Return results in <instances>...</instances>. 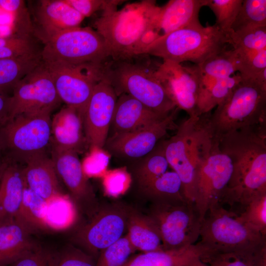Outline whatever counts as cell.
Listing matches in <instances>:
<instances>
[{
  "mask_svg": "<svg viewBox=\"0 0 266 266\" xmlns=\"http://www.w3.org/2000/svg\"><path fill=\"white\" fill-rule=\"evenodd\" d=\"M217 139L220 149L230 157L233 165L221 202L244 206L255 197L266 193V124L233 131Z\"/></svg>",
  "mask_w": 266,
  "mask_h": 266,
  "instance_id": "1",
  "label": "cell"
},
{
  "mask_svg": "<svg viewBox=\"0 0 266 266\" xmlns=\"http://www.w3.org/2000/svg\"><path fill=\"white\" fill-rule=\"evenodd\" d=\"M161 6L155 0L128 3L122 8L108 9L94 23L114 61L132 60L158 38L156 26Z\"/></svg>",
  "mask_w": 266,
  "mask_h": 266,
  "instance_id": "2",
  "label": "cell"
},
{
  "mask_svg": "<svg viewBox=\"0 0 266 266\" xmlns=\"http://www.w3.org/2000/svg\"><path fill=\"white\" fill-rule=\"evenodd\" d=\"M208 114L189 117L178 126L172 136L164 140L169 166L181 181L185 199L193 203L196 171L214 141L208 126Z\"/></svg>",
  "mask_w": 266,
  "mask_h": 266,
  "instance_id": "3",
  "label": "cell"
},
{
  "mask_svg": "<svg viewBox=\"0 0 266 266\" xmlns=\"http://www.w3.org/2000/svg\"><path fill=\"white\" fill-rule=\"evenodd\" d=\"M227 35L216 25L192 24L160 37L145 49L149 55L181 64L199 65L226 49Z\"/></svg>",
  "mask_w": 266,
  "mask_h": 266,
  "instance_id": "4",
  "label": "cell"
},
{
  "mask_svg": "<svg viewBox=\"0 0 266 266\" xmlns=\"http://www.w3.org/2000/svg\"><path fill=\"white\" fill-rule=\"evenodd\" d=\"M212 113H208L209 129L215 138L231 132L266 124V84L242 77Z\"/></svg>",
  "mask_w": 266,
  "mask_h": 266,
  "instance_id": "5",
  "label": "cell"
},
{
  "mask_svg": "<svg viewBox=\"0 0 266 266\" xmlns=\"http://www.w3.org/2000/svg\"><path fill=\"white\" fill-rule=\"evenodd\" d=\"M155 69L129 60L108 62L103 77L117 96L128 94L151 109L169 114L177 108L155 75Z\"/></svg>",
  "mask_w": 266,
  "mask_h": 266,
  "instance_id": "6",
  "label": "cell"
},
{
  "mask_svg": "<svg viewBox=\"0 0 266 266\" xmlns=\"http://www.w3.org/2000/svg\"><path fill=\"white\" fill-rule=\"evenodd\" d=\"M51 112L22 114L0 126V138L8 161L26 164L44 154L51 144Z\"/></svg>",
  "mask_w": 266,
  "mask_h": 266,
  "instance_id": "7",
  "label": "cell"
},
{
  "mask_svg": "<svg viewBox=\"0 0 266 266\" xmlns=\"http://www.w3.org/2000/svg\"><path fill=\"white\" fill-rule=\"evenodd\" d=\"M200 241L208 252H229L258 247L266 236L241 223L220 203L211 207L201 223Z\"/></svg>",
  "mask_w": 266,
  "mask_h": 266,
  "instance_id": "8",
  "label": "cell"
},
{
  "mask_svg": "<svg viewBox=\"0 0 266 266\" xmlns=\"http://www.w3.org/2000/svg\"><path fill=\"white\" fill-rule=\"evenodd\" d=\"M44 44L40 54L44 63L103 65L110 58L104 40L90 27L79 26L65 30Z\"/></svg>",
  "mask_w": 266,
  "mask_h": 266,
  "instance_id": "9",
  "label": "cell"
},
{
  "mask_svg": "<svg viewBox=\"0 0 266 266\" xmlns=\"http://www.w3.org/2000/svg\"><path fill=\"white\" fill-rule=\"evenodd\" d=\"M148 215L159 231L164 250L189 246L200 236L201 220L192 202L186 200L153 202Z\"/></svg>",
  "mask_w": 266,
  "mask_h": 266,
  "instance_id": "10",
  "label": "cell"
},
{
  "mask_svg": "<svg viewBox=\"0 0 266 266\" xmlns=\"http://www.w3.org/2000/svg\"><path fill=\"white\" fill-rule=\"evenodd\" d=\"M232 172L230 157L220 149L215 138L199 163L194 178L193 201L201 221L211 207L221 203Z\"/></svg>",
  "mask_w": 266,
  "mask_h": 266,
  "instance_id": "11",
  "label": "cell"
},
{
  "mask_svg": "<svg viewBox=\"0 0 266 266\" xmlns=\"http://www.w3.org/2000/svg\"><path fill=\"white\" fill-rule=\"evenodd\" d=\"M43 63L52 77L61 101L76 109L83 117L95 86L103 77L106 64Z\"/></svg>",
  "mask_w": 266,
  "mask_h": 266,
  "instance_id": "12",
  "label": "cell"
},
{
  "mask_svg": "<svg viewBox=\"0 0 266 266\" xmlns=\"http://www.w3.org/2000/svg\"><path fill=\"white\" fill-rule=\"evenodd\" d=\"M61 101L52 77L42 61L14 87L8 121L22 114L51 112Z\"/></svg>",
  "mask_w": 266,
  "mask_h": 266,
  "instance_id": "13",
  "label": "cell"
},
{
  "mask_svg": "<svg viewBox=\"0 0 266 266\" xmlns=\"http://www.w3.org/2000/svg\"><path fill=\"white\" fill-rule=\"evenodd\" d=\"M155 75L176 107L189 117L199 116L200 74L197 65L184 66L168 61L155 69Z\"/></svg>",
  "mask_w": 266,
  "mask_h": 266,
  "instance_id": "14",
  "label": "cell"
},
{
  "mask_svg": "<svg viewBox=\"0 0 266 266\" xmlns=\"http://www.w3.org/2000/svg\"><path fill=\"white\" fill-rule=\"evenodd\" d=\"M178 110L176 108L163 120L145 128L108 136L103 148L120 158L136 160L143 157L175 126L174 120Z\"/></svg>",
  "mask_w": 266,
  "mask_h": 266,
  "instance_id": "15",
  "label": "cell"
},
{
  "mask_svg": "<svg viewBox=\"0 0 266 266\" xmlns=\"http://www.w3.org/2000/svg\"><path fill=\"white\" fill-rule=\"evenodd\" d=\"M117 98L113 87L105 78L95 86L83 117L85 138L90 147L103 148Z\"/></svg>",
  "mask_w": 266,
  "mask_h": 266,
  "instance_id": "16",
  "label": "cell"
},
{
  "mask_svg": "<svg viewBox=\"0 0 266 266\" xmlns=\"http://www.w3.org/2000/svg\"><path fill=\"white\" fill-rule=\"evenodd\" d=\"M129 212L118 206L101 210L78 232L76 239L92 253L101 252L123 236Z\"/></svg>",
  "mask_w": 266,
  "mask_h": 266,
  "instance_id": "17",
  "label": "cell"
},
{
  "mask_svg": "<svg viewBox=\"0 0 266 266\" xmlns=\"http://www.w3.org/2000/svg\"><path fill=\"white\" fill-rule=\"evenodd\" d=\"M171 113L156 112L130 95L121 94L118 96L110 124L111 135L145 128L163 120Z\"/></svg>",
  "mask_w": 266,
  "mask_h": 266,
  "instance_id": "18",
  "label": "cell"
},
{
  "mask_svg": "<svg viewBox=\"0 0 266 266\" xmlns=\"http://www.w3.org/2000/svg\"><path fill=\"white\" fill-rule=\"evenodd\" d=\"M35 16L39 30L36 33L43 42L69 29L79 27L85 18L65 0H42Z\"/></svg>",
  "mask_w": 266,
  "mask_h": 266,
  "instance_id": "19",
  "label": "cell"
},
{
  "mask_svg": "<svg viewBox=\"0 0 266 266\" xmlns=\"http://www.w3.org/2000/svg\"><path fill=\"white\" fill-rule=\"evenodd\" d=\"M33 232L17 217L0 220V266H9L37 245Z\"/></svg>",
  "mask_w": 266,
  "mask_h": 266,
  "instance_id": "20",
  "label": "cell"
},
{
  "mask_svg": "<svg viewBox=\"0 0 266 266\" xmlns=\"http://www.w3.org/2000/svg\"><path fill=\"white\" fill-rule=\"evenodd\" d=\"M83 116L75 108L63 107L51 119L52 146L78 152L85 140Z\"/></svg>",
  "mask_w": 266,
  "mask_h": 266,
  "instance_id": "21",
  "label": "cell"
},
{
  "mask_svg": "<svg viewBox=\"0 0 266 266\" xmlns=\"http://www.w3.org/2000/svg\"><path fill=\"white\" fill-rule=\"evenodd\" d=\"M51 159L58 176L75 199L86 198L92 194L77 152L52 146Z\"/></svg>",
  "mask_w": 266,
  "mask_h": 266,
  "instance_id": "22",
  "label": "cell"
},
{
  "mask_svg": "<svg viewBox=\"0 0 266 266\" xmlns=\"http://www.w3.org/2000/svg\"><path fill=\"white\" fill-rule=\"evenodd\" d=\"M206 3V0H170L161 6L155 29L158 38L200 23L199 12Z\"/></svg>",
  "mask_w": 266,
  "mask_h": 266,
  "instance_id": "23",
  "label": "cell"
},
{
  "mask_svg": "<svg viewBox=\"0 0 266 266\" xmlns=\"http://www.w3.org/2000/svg\"><path fill=\"white\" fill-rule=\"evenodd\" d=\"M25 164L22 171L28 188L45 200L61 193L54 165L46 153L32 158Z\"/></svg>",
  "mask_w": 266,
  "mask_h": 266,
  "instance_id": "24",
  "label": "cell"
},
{
  "mask_svg": "<svg viewBox=\"0 0 266 266\" xmlns=\"http://www.w3.org/2000/svg\"><path fill=\"white\" fill-rule=\"evenodd\" d=\"M22 168L8 161L0 180V220L17 216L26 186Z\"/></svg>",
  "mask_w": 266,
  "mask_h": 266,
  "instance_id": "25",
  "label": "cell"
},
{
  "mask_svg": "<svg viewBox=\"0 0 266 266\" xmlns=\"http://www.w3.org/2000/svg\"><path fill=\"white\" fill-rule=\"evenodd\" d=\"M207 251L200 242L184 248L143 252L131 257L123 266H185Z\"/></svg>",
  "mask_w": 266,
  "mask_h": 266,
  "instance_id": "26",
  "label": "cell"
},
{
  "mask_svg": "<svg viewBox=\"0 0 266 266\" xmlns=\"http://www.w3.org/2000/svg\"><path fill=\"white\" fill-rule=\"evenodd\" d=\"M127 233L136 249L143 252L164 250L159 231L151 218L135 211H130Z\"/></svg>",
  "mask_w": 266,
  "mask_h": 266,
  "instance_id": "27",
  "label": "cell"
},
{
  "mask_svg": "<svg viewBox=\"0 0 266 266\" xmlns=\"http://www.w3.org/2000/svg\"><path fill=\"white\" fill-rule=\"evenodd\" d=\"M197 65L200 74L199 96L210 89L218 81L237 72L232 49H226Z\"/></svg>",
  "mask_w": 266,
  "mask_h": 266,
  "instance_id": "28",
  "label": "cell"
},
{
  "mask_svg": "<svg viewBox=\"0 0 266 266\" xmlns=\"http://www.w3.org/2000/svg\"><path fill=\"white\" fill-rule=\"evenodd\" d=\"M42 63L40 52L0 59V92L7 94L24 76Z\"/></svg>",
  "mask_w": 266,
  "mask_h": 266,
  "instance_id": "29",
  "label": "cell"
},
{
  "mask_svg": "<svg viewBox=\"0 0 266 266\" xmlns=\"http://www.w3.org/2000/svg\"><path fill=\"white\" fill-rule=\"evenodd\" d=\"M200 259L208 266H266V243L233 252H207Z\"/></svg>",
  "mask_w": 266,
  "mask_h": 266,
  "instance_id": "30",
  "label": "cell"
},
{
  "mask_svg": "<svg viewBox=\"0 0 266 266\" xmlns=\"http://www.w3.org/2000/svg\"><path fill=\"white\" fill-rule=\"evenodd\" d=\"M136 160L133 172L141 188L168 171L169 166L165 153L164 140L147 155Z\"/></svg>",
  "mask_w": 266,
  "mask_h": 266,
  "instance_id": "31",
  "label": "cell"
},
{
  "mask_svg": "<svg viewBox=\"0 0 266 266\" xmlns=\"http://www.w3.org/2000/svg\"><path fill=\"white\" fill-rule=\"evenodd\" d=\"M46 200L45 223L47 228L63 230L74 223L76 210L69 197L60 193Z\"/></svg>",
  "mask_w": 266,
  "mask_h": 266,
  "instance_id": "32",
  "label": "cell"
},
{
  "mask_svg": "<svg viewBox=\"0 0 266 266\" xmlns=\"http://www.w3.org/2000/svg\"><path fill=\"white\" fill-rule=\"evenodd\" d=\"M140 189L153 202L186 200L181 181L173 170L167 171Z\"/></svg>",
  "mask_w": 266,
  "mask_h": 266,
  "instance_id": "33",
  "label": "cell"
},
{
  "mask_svg": "<svg viewBox=\"0 0 266 266\" xmlns=\"http://www.w3.org/2000/svg\"><path fill=\"white\" fill-rule=\"evenodd\" d=\"M46 200L26 185L22 203L16 217L28 225L33 231L46 229Z\"/></svg>",
  "mask_w": 266,
  "mask_h": 266,
  "instance_id": "34",
  "label": "cell"
},
{
  "mask_svg": "<svg viewBox=\"0 0 266 266\" xmlns=\"http://www.w3.org/2000/svg\"><path fill=\"white\" fill-rule=\"evenodd\" d=\"M242 80L239 73L218 81L210 89L199 96L198 100L199 115L210 112L223 101Z\"/></svg>",
  "mask_w": 266,
  "mask_h": 266,
  "instance_id": "35",
  "label": "cell"
},
{
  "mask_svg": "<svg viewBox=\"0 0 266 266\" xmlns=\"http://www.w3.org/2000/svg\"><path fill=\"white\" fill-rule=\"evenodd\" d=\"M233 49L247 51L266 50V26L248 27L227 34Z\"/></svg>",
  "mask_w": 266,
  "mask_h": 266,
  "instance_id": "36",
  "label": "cell"
},
{
  "mask_svg": "<svg viewBox=\"0 0 266 266\" xmlns=\"http://www.w3.org/2000/svg\"><path fill=\"white\" fill-rule=\"evenodd\" d=\"M266 26V0H243L230 32H235L248 27Z\"/></svg>",
  "mask_w": 266,
  "mask_h": 266,
  "instance_id": "37",
  "label": "cell"
},
{
  "mask_svg": "<svg viewBox=\"0 0 266 266\" xmlns=\"http://www.w3.org/2000/svg\"><path fill=\"white\" fill-rule=\"evenodd\" d=\"M237 219L251 229L266 236V193L251 200Z\"/></svg>",
  "mask_w": 266,
  "mask_h": 266,
  "instance_id": "38",
  "label": "cell"
},
{
  "mask_svg": "<svg viewBox=\"0 0 266 266\" xmlns=\"http://www.w3.org/2000/svg\"><path fill=\"white\" fill-rule=\"evenodd\" d=\"M237 72L242 77L256 79L266 70V50L247 51L233 49Z\"/></svg>",
  "mask_w": 266,
  "mask_h": 266,
  "instance_id": "39",
  "label": "cell"
},
{
  "mask_svg": "<svg viewBox=\"0 0 266 266\" xmlns=\"http://www.w3.org/2000/svg\"><path fill=\"white\" fill-rule=\"evenodd\" d=\"M135 251L127 233L100 252L95 266H123Z\"/></svg>",
  "mask_w": 266,
  "mask_h": 266,
  "instance_id": "40",
  "label": "cell"
},
{
  "mask_svg": "<svg viewBox=\"0 0 266 266\" xmlns=\"http://www.w3.org/2000/svg\"><path fill=\"white\" fill-rule=\"evenodd\" d=\"M243 0H206V6L214 13L216 25L227 34L230 31Z\"/></svg>",
  "mask_w": 266,
  "mask_h": 266,
  "instance_id": "41",
  "label": "cell"
},
{
  "mask_svg": "<svg viewBox=\"0 0 266 266\" xmlns=\"http://www.w3.org/2000/svg\"><path fill=\"white\" fill-rule=\"evenodd\" d=\"M59 253L36 246L9 266H58Z\"/></svg>",
  "mask_w": 266,
  "mask_h": 266,
  "instance_id": "42",
  "label": "cell"
},
{
  "mask_svg": "<svg viewBox=\"0 0 266 266\" xmlns=\"http://www.w3.org/2000/svg\"><path fill=\"white\" fill-rule=\"evenodd\" d=\"M110 160L109 153L103 148L91 147L89 154L82 163L84 173L86 177L103 175Z\"/></svg>",
  "mask_w": 266,
  "mask_h": 266,
  "instance_id": "43",
  "label": "cell"
},
{
  "mask_svg": "<svg viewBox=\"0 0 266 266\" xmlns=\"http://www.w3.org/2000/svg\"><path fill=\"white\" fill-rule=\"evenodd\" d=\"M103 176L105 192L112 197H117L124 193L131 182V176L124 168L106 171Z\"/></svg>",
  "mask_w": 266,
  "mask_h": 266,
  "instance_id": "44",
  "label": "cell"
},
{
  "mask_svg": "<svg viewBox=\"0 0 266 266\" xmlns=\"http://www.w3.org/2000/svg\"><path fill=\"white\" fill-rule=\"evenodd\" d=\"M37 52L28 33L16 34L11 42L0 48V59L16 58Z\"/></svg>",
  "mask_w": 266,
  "mask_h": 266,
  "instance_id": "45",
  "label": "cell"
},
{
  "mask_svg": "<svg viewBox=\"0 0 266 266\" xmlns=\"http://www.w3.org/2000/svg\"><path fill=\"white\" fill-rule=\"evenodd\" d=\"M84 18L89 17L95 12L116 8L123 1L117 0H65Z\"/></svg>",
  "mask_w": 266,
  "mask_h": 266,
  "instance_id": "46",
  "label": "cell"
},
{
  "mask_svg": "<svg viewBox=\"0 0 266 266\" xmlns=\"http://www.w3.org/2000/svg\"><path fill=\"white\" fill-rule=\"evenodd\" d=\"M92 258L74 247H69L59 253L58 266H95Z\"/></svg>",
  "mask_w": 266,
  "mask_h": 266,
  "instance_id": "47",
  "label": "cell"
},
{
  "mask_svg": "<svg viewBox=\"0 0 266 266\" xmlns=\"http://www.w3.org/2000/svg\"><path fill=\"white\" fill-rule=\"evenodd\" d=\"M10 103V96L0 92V126L8 121Z\"/></svg>",
  "mask_w": 266,
  "mask_h": 266,
  "instance_id": "48",
  "label": "cell"
},
{
  "mask_svg": "<svg viewBox=\"0 0 266 266\" xmlns=\"http://www.w3.org/2000/svg\"><path fill=\"white\" fill-rule=\"evenodd\" d=\"M23 1L19 0H0V10L15 16L22 8Z\"/></svg>",
  "mask_w": 266,
  "mask_h": 266,
  "instance_id": "49",
  "label": "cell"
},
{
  "mask_svg": "<svg viewBox=\"0 0 266 266\" xmlns=\"http://www.w3.org/2000/svg\"><path fill=\"white\" fill-rule=\"evenodd\" d=\"M7 163V160L0 138V169L3 168Z\"/></svg>",
  "mask_w": 266,
  "mask_h": 266,
  "instance_id": "50",
  "label": "cell"
},
{
  "mask_svg": "<svg viewBox=\"0 0 266 266\" xmlns=\"http://www.w3.org/2000/svg\"><path fill=\"white\" fill-rule=\"evenodd\" d=\"M185 266H208L206 264L203 263L200 258L196 257L191 261Z\"/></svg>",
  "mask_w": 266,
  "mask_h": 266,
  "instance_id": "51",
  "label": "cell"
},
{
  "mask_svg": "<svg viewBox=\"0 0 266 266\" xmlns=\"http://www.w3.org/2000/svg\"><path fill=\"white\" fill-rule=\"evenodd\" d=\"M6 165H5V166H6ZM5 166L3 168H1V169H0V178H1V175H2V172H3V170H4V169Z\"/></svg>",
  "mask_w": 266,
  "mask_h": 266,
  "instance_id": "52",
  "label": "cell"
}]
</instances>
